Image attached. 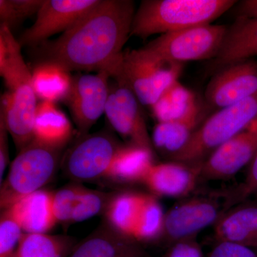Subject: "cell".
<instances>
[{
	"mask_svg": "<svg viewBox=\"0 0 257 257\" xmlns=\"http://www.w3.org/2000/svg\"><path fill=\"white\" fill-rule=\"evenodd\" d=\"M131 0H100L74 26L38 49V64L67 72L106 71L110 77L122 59L135 14Z\"/></svg>",
	"mask_w": 257,
	"mask_h": 257,
	"instance_id": "cell-1",
	"label": "cell"
},
{
	"mask_svg": "<svg viewBox=\"0 0 257 257\" xmlns=\"http://www.w3.org/2000/svg\"><path fill=\"white\" fill-rule=\"evenodd\" d=\"M21 45L9 28L0 26V74L8 87L1 97L0 113L19 152L34 140L38 102L32 74L21 53Z\"/></svg>",
	"mask_w": 257,
	"mask_h": 257,
	"instance_id": "cell-2",
	"label": "cell"
},
{
	"mask_svg": "<svg viewBox=\"0 0 257 257\" xmlns=\"http://www.w3.org/2000/svg\"><path fill=\"white\" fill-rule=\"evenodd\" d=\"M237 3L234 0H144L135 12L131 36L144 39L210 25Z\"/></svg>",
	"mask_w": 257,
	"mask_h": 257,
	"instance_id": "cell-3",
	"label": "cell"
},
{
	"mask_svg": "<svg viewBox=\"0 0 257 257\" xmlns=\"http://www.w3.org/2000/svg\"><path fill=\"white\" fill-rule=\"evenodd\" d=\"M33 140L22 149L1 183L2 210L42 189L52 180L62 162V150Z\"/></svg>",
	"mask_w": 257,
	"mask_h": 257,
	"instance_id": "cell-4",
	"label": "cell"
},
{
	"mask_svg": "<svg viewBox=\"0 0 257 257\" xmlns=\"http://www.w3.org/2000/svg\"><path fill=\"white\" fill-rule=\"evenodd\" d=\"M257 118V92L203 121L185 147L171 161L199 165L216 148L241 133Z\"/></svg>",
	"mask_w": 257,
	"mask_h": 257,
	"instance_id": "cell-5",
	"label": "cell"
},
{
	"mask_svg": "<svg viewBox=\"0 0 257 257\" xmlns=\"http://www.w3.org/2000/svg\"><path fill=\"white\" fill-rule=\"evenodd\" d=\"M182 69L183 64L160 60L140 48L124 51L119 65L111 77L122 79L142 105L151 108L178 81Z\"/></svg>",
	"mask_w": 257,
	"mask_h": 257,
	"instance_id": "cell-6",
	"label": "cell"
},
{
	"mask_svg": "<svg viewBox=\"0 0 257 257\" xmlns=\"http://www.w3.org/2000/svg\"><path fill=\"white\" fill-rule=\"evenodd\" d=\"M226 25H205L163 34L143 50L160 60L175 63L216 58L226 36Z\"/></svg>",
	"mask_w": 257,
	"mask_h": 257,
	"instance_id": "cell-7",
	"label": "cell"
},
{
	"mask_svg": "<svg viewBox=\"0 0 257 257\" xmlns=\"http://www.w3.org/2000/svg\"><path fill=\"white\" fill-rule=\"evenodd\" d=\"M121 146L108 132L82 135L62 157V170L67 177L79 183L106 178Z\"/></svg>",
	"mask_w": 257,
	"mask_h": 257,
	"instance_id": "cell-8",
	"label": "cell"
},
{
	"mask_svg": "<svg viewBox=\"0 0 257 257\" xmlns=\"http://www.w3.org/2000/svg\"><path fill=\"white\" fill-rule=\"evenodd\" d=\"M215 195L194 196L181 201L165 213L160 239L169 245L182 240L197 239V235L214 226L227 210L226 203Z\"/></svg>",
	"mask_w": 257,
	"mask_h": 257,
	"instance_id": "cell-9",
	"label": "cell"
},
{
	"mask_svg": "<svg viewBox=\"0 0 257 257\" xmlns=\"http://www.w3.org/2000/svg\"><path fill=\"white\" fill-rule=\"evenodd\" d=\"M141 105L138 97L122 79L112 78L109 82L105 109L109 124L130 145L154 151Z\"/></svg>",
	"mask_w": 257,
	"mask_h": 257,
	"instance_id": "cell-10",
	"label": "cell"
},
{
	"mask_svg": "<svg viewBox=\"0 0 257 257\" xmlns=\"http://www.w3.org/2000/svg\"><path fill=\"white\" fill-rule=\"evenodd\" d=\"M110 75L106 71L95 74L79 73L72 77L70 90L64 102L68 106L80 136L87 135L105 113Z\"/></svg>",
	"mask_w": 257,
	"mask_h": 257,
	"instance_id": "cell-11",
	"label": "cell"
},
{
	"mask_svg": "<svg viewBox=\"0 0 257 257\" xmlns=\"http://www.w3.org/2000/svg\"><path fill=\"white\" fill-rule=\"evenodd\" d=\"M257 92V62L252 59L226 64L216 70L204 92L206 104L215 111Z\"/></svg>",
	"mask_w": 257,
	"mask_h": 257,
	"instance_id": "cell-12",
	"label": "cell"
},
{
	"mask_svg": "<svg viewBox=\"0 0 257 257\" xmlns=\"http://www.w3.org/2000/svg\"><path fill=\"white\" fill-rule=\"evenodd\" d=\"M100 0H45L32 27L19 38L20 45L36 47L49 37L68 30Z\"/></svg>",
	"mask_w": 257,
	"mask_h": 257,
	"instance_id": "cell-13",
	"label": "cell"
},
{
	"mask_svg": "<svg viewBox=\"0 0 257 257\" xmlns=\"http://www.w3.org/2000/svg\"><path fill=\"white\" fill-rule=\"evenodd\" d=\"M257 152V118L250 126L222 144L200 164L201 179L230 178L249 165Z\"/></svg>",
	"mask_w": 257,
	"mask_h": 257,
	"instance_id": "cell-14",
	"label": "cell"
},
{
	"mask_svg": "<svg viewBox=\"0 0 257 257\" xmlns=\"http://www.w3.org/2000/svg\"><path fill=\"white\" fill-rule=\"evenodd\" d=\"M201 179L200 164L190 165L170 161L155 163L147 172L143 184L155 197H188Z\"/></svg>",
	"mask_w": 257,
	"mask_h": 257,
	"instance_id": "cell-15",
	"label": "cell"
},
{
	"mask_svg": "<svg viewBox=\"0 0 257 257\" xmlns=\"http://www.w3.org/2000/svg\"><path fill=\"white\" fill-rule=\"evenodd\" d=\"M67 257H147V253L136 240L105 224L76 243Z\"/></svg>",
	"mask_w": 257,
	"mask_h": 257,
	"instance_id": "cell-16",
	"label": "cell"
},
{
	"mask_svg": "<svg viewBox=\"0 0 257 257\" xmlns=\"http://www.w3.org/2000/svg\"><path fill=\"white\" fill-rule=\"evenodd\" d=\"M214 226L216 242L226 241L257 248V204L242 203L230 208Z\"/></svg>",
	"mask_w": 257,
	"mask_h": 257,
	"instance_id": "cell-17",
	"label": "cell"
},
{
	"mask_svg": "<svg viewBox=\"0 0 257 257\" xmlns=\"http://www.w3.org/2000/svg\"><path fill=\"white\" fill-rule=\"evenodd\" d=\"M203 117L202 106L197 101L185 116L173 121L157 123L151 137L154 150L170 160L189 143L204 121Z\"/></svg>",
	"mask_w": 257,
	"mask_h": 257,
	"instance_id": "cell-18",
	"label": "cell"
},
{
	"mask_svg": "<svg viewBox=\"0 0 257 257\" xmlns=\"http://www.w3.org/2000/svg\"><path fill=\"white\" fill-rule=\"evenodd\" d=\"M254 56H257V18L237 17L228 26L220 50L211 60V67L216 72L226 64Z\"/></svg>",
	"mask_w": 257,
	"mask_h": 257,
	"instance_id": "cell-19",
	"label": "cell"
},
{
	"mask_svg": "<svg viewBox=\"0 0 257 257\" xmlns=\"http://www.w3.org/2000/svg\"><path fill=\"white\" fill-rule=\"evenodd\" d=\"M72 125L63 111L52 101L37 105L34 139L50 146L64 148L72 138Z\"/></svg>",
	"mask_w": 257,
	"mask_h": 257,
	"instance_id": "cell-20",
	"label": "cell"
},
{
	"mask_svg": "<svg viewBox=\"0 0 257 257\" xmlns=\"http://www.w3.org/2000/svg\"><path fill=\"white\" fill-rule=\"evenodd\" d=\"M53 192L40 189L15 204L21 219L24 233L47 234L56 224L52 207Z\"/></svg>",
	"mask_w": 257,
	"mask_h": 257,
	"instance_id": "cell-21",
	"label": "cell"
},
{
	"mask_svg": "<svg viewBox=\"0 0 257 257\" xmlns=\"http://www.w3.org/2000/svg\"><path fill=\"white\" fill-rule=\"evenodd\" d=\"M154 151L135 146L120 147L106 178L121 183H142L150 167L155 164Z\"/></svg>",
	"mask_w": 257,
	"mask_h": 257,
	"instance_id": "cell-22",
	"label": "cell"
},
{
	"mask_svg": "<svg viewBox=\"0 0 257 257\" xmlns=\"http://www.w3.org/2000/svg\"><path fill=\"white\" fill-rule=\"evenodd\" d=\"M145 195L144 193L130 191L114 193L104 212L106 224L133 239Z\"/></svg>",
	"mask_w": 257,
	"mask_h": 257,
	"instance_id": "cell-23",
	"label": "cell"
},
{
	"mask_svg": "<svg viewBox=\"0 0 257 257\" xmlns=\"http://www.w3.org/2000/svg\"><path fill=\"white\" fill-rule=\"evenodd\" d=\"M32 74V84L41 101H64L72 85L69 72L51 64H37Z\"/></svg>",
	"mask_w": 257,
	"mask_h": 257,
	"instance_id": "cell-24",
	"label": "cell"
},
{
	"mask_svg": "<svg viewBox=\"0 0 257 257\" xmlns=\"http://www.w3.org/2000/svg\"><path fill=\"white\" fill-rule=\"evenodd\" d=\"M75 245L65 235L24 233L13 257H67Z\"/></svg>",
	"mask_w": 257,
	"mask_h": 257,
	"instance_id": "cell-25",
	"label": "cell"
},
{
	"mask_svg": "<svg viewBox=\"0 0 257 257\" xmlns=\"http://www.w3.org/2000/svg\"><path fill=\"white\" fill-rule=\"evenodd\" d=\"M194 92L178 81L172 84L152 106L157 123L173 121L185 116L197 103Z\"/></svg>",
	"mask_w": 257,
	"mask_h": 257,
	"instance_id": "cell-26",
	"label": "cell"
},
{
	"mask_svg": "<svg viewBox=\"0 0 257 257\" xmlns=\"http://www.w3.org/2000/svg\"><path fill=\"white\" fill-rule=\"evenodd\" d=\"M165 213L157 197L145 194L133 239L138 242L160 239L163 233Z\"/></svg>",
	"mask_w": 257,
	"mask_h": 257,
	"instance_id": "cell-27",
	"label": "cell"
},
{
	"mask_svg": "<svg viewBox=\"0 0 257 257\" xmlns=\"http://www.w3.org/2000/svg\"><path fill=\"white\" fill-rule=\"evenodd\" d=\"M24 234L17 206L2 210L0 216V257H13Z\"/></svg>",
	"mask_w": 257,
	"mask_h": 257,
	"instance_id": "cell-28",
	"label": "cell"
},
{
	"mask_svg": "<svg viewBox=\"0 0 257 257\" xmlns=\"http://www.w3.org/2000/svg\"><path fill=\"white\" fill-rule=\"evenodd\" d=\"M114 193L101 192L84 187L69 224L85 221L104 213Z\"/></svg>",
	"mask_w": 257,
	"mask_h": 257,
	"instance_id": "cell-29",
	"label": "cell"
},
{
	"mask_svg": "<svg viewBox=\"0 0 257 257\" xmlns=\"http://www.w3.org/2000/svg\"><path fill=\"white\" fill-rule=\"evenodd\" d=\"M45 0H0V20L10 30L37 14Z\"/></svg>",
	"mask_w": 257,
	"mask_h": 257,
	"instance_id": "cell-30",
	"label": "cell"
},
{
	"mask_svg": "<svg viewBox=\"0 0 257 257\" xmlns=\"http://www.w3.org/2000/svg\"><path fill=\"white\" fill-rule=\"evenodd\" d=\"M84 186L75 182L62 187L52 194V207L57 224H69Z\"/></svg>",
	"mask_w": 257,
	"mask_h": 257,
	"instance_id": "cell-31",
	"label": "cell"
},
{
	"mask_svg": "<svg viewBox=\"0 0 257 257\" xmlns=\"http://www.w3.org/2000/svg\"><path fill=\"white\" fill-rule=\"evenodd\" d=\"M257 195V152L248 165L247 173L243 183L226 196L228 209Z\"/></svg>",
	"mask_w": 257,
	"mask_h": 257,
	"instance_id": "cell-32",
	"label": "cell"
},
{
	"mask_svg": "<svg viewBox=\"0 0 257 257\" xmlns=\"http://www.w3.org/2000/svg\"><path fill=\"white\" fill-rule=\"evenodd\" d=\"M208 257H257V252L247 246L221 241L216 243Z\"/></svg>",
	"mask_w": 257,
	"mask_h": 257,
	"instance_id": "cell-33",
	"label": "cell"
},
{
	"mask_svg": "<svg viewBox=\"0 0 257 257\" xmlns=\"http://www.w3.org/2000/svg\"><path fill=\"white\" fill-rule=\"evenodd\" d=\"M165 257H204V255L197 239H191L172 243Z\"/></svg>",
	"mask_w": 257,
	"mask_h": 257,
	"instance_id": "cell-34",
	"label": "cell"
},
{
	"mask_svg": "<svg viewBox=\"0 0 257 257\" xmlns=\"http://www.w3.org/2000/svg\"><path fill=\"white\" fill-rule=\"evenodd\" d=\"M8 132L4 116L0 113V182H3V176L9 163V145Z\"/></svg>",
	"mask_w": 257,
	"mask_h": 257,
	"instance_id": "cell-35",
	"label": "cell"
},
{
	"mask_svg": "<svg viewBox=\"0 0 257 257\" xmlns=\"http://www.w3.org/2000/svg\"><path fill=\"white\" fill-rule=\"evenodd\" d=\"M237 5V17L257 18V0H244Z\"/></svg>",
	"mask_w": 257,
	"mask_h": 257,
	"instance_id": "cell-36",
	"label": "cell"
}]
</instances>
